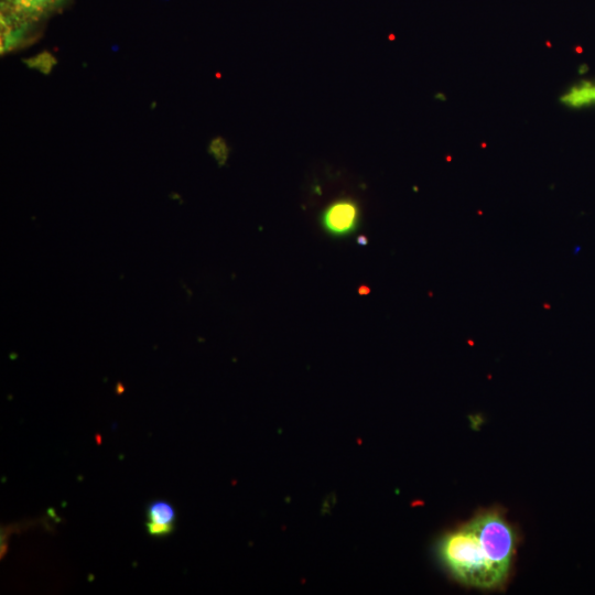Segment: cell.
<instances>
[{"mask_svg": "<svg viewBox=\"0 0 595 595\" xmlns=\"http://www.w3.org/2000/svg\"><path fill=\"white\" fill-rule=\"evenodd\" d=\"M437 549L441 561L463 584L488 589L501 585L507 577L488 559L469 522L446 533Z\"/></svg>", "mask_w": 595, "mask_h": 595, "instance_id": "6da1fadb", "label": "cell"}, {"mask_svg": "<svg viewBox=\"0 0 595 595\" xmlns=\"http://www.w3.org/2000/svg\"><path fill=\"white\" fill-rule=\"evenodd\" d=\"M486 555L506 576L515 551V534L508 522L497 512H486L470 520Z\"/></svg>", "mask_w": 595, "mask_h": 595, "instance_id": "7a4b0ae2", "label": "cell"}, {"mask_svg": "<svg viewBox=\"0 0 595 595\" xmlns=\"http://www.w3.org/2000/svg\"><path fill=\"white\" fill-rule=\"evenodd\" d=\"M68 2L69 0H0V14L41 26Z\"/></svg>", "mask_w": 595, "mask_h": 595, "instance_id": "3957f363", "label": "cell"}, {"mask_svg": "<svg viewBox=\"0 0 595 595\" xmlns=\"http://www.w3.org/2000/svg\"><path fill=\"white\" fill-rule=\"evenodd\" d=\"M359 208L355 201L342 198L328 205L322 214L323 228L333 236L351 234L358 225Z\"/></svg>", "mask_w": 595, "mask_h": 595, "instance_id": "277c9868", "label": "cell"}, {"mask_svg": "<svg viewBox=\"0 0 595 595\" xmlns=\"http://www.w3.org/2000/svg\"><path fill=\"white\" fill-rule=\"evenodd\" d=\"M1 54L30 44L39 36L41 26L0 14Z\"/></svg>", "mask_w": 595, "mask_h": 595, "instance_id": "5b68a950", "label": "cell"}, {"mask_svg": "<svg viewBox=\"0 0 595 595\" xmlns=\"http://www.w3.org/2000/svg\"><path fill=\"white\" fill-rule=\"evenodd\" d=\"M559 102L572 110L595 107V78H584L572 84L560 95Z\"/></svg>", "mask_w": 595, "mask_h": 595, "instance_id": "8992f818", "label": "cell"}, {"mask_svg": "<svg viewBox=\"0 0 595 595\" xmlns=\"http://www.w3.org/2000/svg\"><path fill=\"white\" fill-rule=\"evenodd\" d=\"M147 517L149 521L170 524L175 519V512L170 504L159 500L149 505Z\"/></svg>", "mask_w": 595, "mask_h": 595, "instance_id": "52a82bcc", "label": "cell"}, {"mask_svg": "<svg viewBox=\"0 0 595 595\" xmlns=\"http://www.w3.org/2000/svg\"><path fill=\"white\" fill-rule=\"evenodd\" d=\"M209 152L220 164L224 163L228 156L227 145L220 138H216L210 142Z\"/></svg>", "mask_w": 595, "mask_h": 595, "instance_id": "ba28073f", "label": "cell"}, {"mask_svg": "<svg viewBox=\"0 0 595 595\" xmlns=\"http://www.w3.org/2000/svg\"><path fill=\"white\" fill-rule=\"evenodd\" d=\"M148 533L152 537H165L173 531V524L156 523L152 521L147 522Z\"/></svg>", "mask_w": 595, "mask_h": 595, "instance_id": "9c48e42d", "label": "cell"}]
</instances>
